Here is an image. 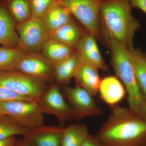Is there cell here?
Instances as JSON below:
<instances>
[{"label":"cell","instance_id":"cb8c5ba5","mask_svg":"<svg viewBox=\"0 0 146 146\" xmlns=\"http://www.w3.org/2000/svg\"><path fill=\"white\" fill-rule=\"evenodd\" d=\"M29 129L19 125L7 115L0 117V140L16 135L24 136Z\"/></svg>","mask_w":146,"mask_h":146},{"label":"cell","instance_id":"277c9868","mask_svg":"<svg viewBox=\"0 0 146 146\" xmlns=\"http://www.w3.org/2000/svg\"><path fill=\"white\" fill-rule=\"evenodd\" d=\"M19 41L18 48L24 53H40L50 38V31L41 18L32 16L28 21L16 26Z\"/></svg>","mask_w":146,"mask_h":146},{"label":"cell","instance_id":"6da1fadb","mask_svg":"<svg viewBox=\"0 0 146 146\" xmlns=\"http://www.w3.org/2000/svg\"><path fill=\"white\" fill-rule=\"evenodd\" d=\"M97 136L104 146H145L146 120L129 108L117 105Z\"/></svg>","mask_w":146,"mask_h":146},{"label":"cell","instance_id":"1f68e13d","mask_svg":"<svg viewBox=\"0 0 146 146\" xmlns=\"http://www.w3.org/2000/svg\"><path fill=\"white\" fill-rule=\"evenodd\" d=\"M6 115L5 112L0 107V117H3V116H5Z\"/></svg>","mask_w":146,"mask_h":146},{"label":"cell","instance_id":"8fae6325","mask_svg":"<svg viewBox=\"0 0 146 146\" xmlns=\"http://www.w3.org/2000/svg\"><path fill=\"white\" fill-rule=\"evenodd\" d=\"M96 39L88 32L84 33L76 47V51L82 62L90 64L98 70L108 72V66L99 49Z\"/></svg>","mask_w":146,"mask_h":146},{"label":"cell","instance_id":"9a60e30c","mask_svg":"<svg viewBox=\"0 0 146 146\" xmlns=\"http://www.w3.org/2000/svg\"><path fill=\"white\" fill-rule=\"evenodd\" d=\"M74 78L76 85L85 89L93 97L98 93L101 79L98 70L94 66L82 62Z\"/></svg>","mask_w":146,"mask_h":146},{"label":"cell","instance_id":"e0dca14e","mask_svg":"<svg viewBox=\"0 0 146 146\" xmlns=\"http://www.w3.org/2000/svg\"><path fill=\"white\" fill-rule=\"evenodd\" d=\"M72 16L68 9L57 2L41 18L50 31H52L74 21Z\"/></svg>","mask_w":146,"mask_h":146},{"label":"cell","instance_id":"2e32d148","mask_svg":"<svg viewBox=\"0 0 146 146\" xmlns=\"http://www.w3.org/2000/svg\"><path fill=\"white\" fill-rule=\"evenodd\" d=\"M82 61L76 51L68 58L54 65V78L55 84L61 86L74 78Z\"/></svg>","mask_w":146,"mask_h":146},{"label":"cell","instance_id":"9c48e42d","mask_svg":"<svg viewBox=\"0 0 146 146\" xmlns=\"http://www.w3.org/2000/svg\"><path fill=\"white\" fill-rule=\"evenodd\" d=\"M63 94L72 110L75 119H81L102 114L103 110L98 105L89 92L80 86H65Z\"/></svg>","mask_w":146,"mask_h":146},{"label":"cell","instance_id":"ac0fdd59","mask_svg":"<svg viewBox=\"0 0 146 146\" xmlns=\"http://www.w3.org/2000/svg\"><path fill=\"white\" fill-rule=\"evenodd\" d=\"M76 51V49L50 38L43 46L41 53L54 65Z\"/></svg>","mask_w":146,"mask_h":146},{"label":"cell","instance_id":"ba28073f","mask_svg":"<svg viewBox=\"0 0 146 146\" xmlns=\"http://www.w3.org/2000/svg\"><path fill=\"white\" fill-rule=\"evenodd\" d=\"M60 87L55 84L47 87L37 102L43 113L54 116L61 126L75 117Z\"/></svg>","mask_w":146,"mask_h":146},{"label":"cell","instance_id":"7402d4cb","mask_svg":"<svg viewBox=\"0 0 146 146\" xmlns=\"http://www.w3.org/2000/svg\"><path fill=\"white\" fill-rule=\"evenodd\" d=\"M6 5L16 26L28 21L32 16L29 0H5Z\"/></svg>","mask_w":146,"mask_h":146},{"label":"cell","instance_id":"d6a6232c","mask_svg":"<svg viewBox=\"0 0 146 146\" xmlns=\"http://www.w3.org/2000/svg\"><path fill=\"white\" fill-rule=\"evenodd\" d=\"M145 146H146V145Z\"/></svg>","mask_w":146,"mask_h":146},{"label":"cell","instance_id":"d4e9b609","mask_svg":"<svg viewBox=\"0 0 146 146\" xmlns=\"http://www.w3.org/2000/svg\"><path fill=\"white\" fill-rule=\"evenodd\" d=\"M32 16L42 18L57 0H29Z\"/></svg>","mask_w":146,"mask_h":146},{"label":"cell","instance_id":"5bb4252c","mask_svg":"<svg viewBox=\"0 0 146 146\" xmlns=\"http://www.w3.org/2000/svg\"><path fill=\"white\" fill-rule=\"evenodd\" d=\"M18 41L16 25L7 10L5 0H0V44L15 48Z\"/></svg>","mask_w":146,"mask_h":146},{"label":"cell","instance_id":"7c38bea8","mask_svg":"<svg viewBox=\"0 0 146 146\" xmlns=\"http://www.w3.org/2000/svg\"><path fill=\"white\" fill-rule=\"evenodd\" d=\"M63 128L44 125L29 129L23 137L31 146H61Z\"/></svg>","mask_w":146,"mask_h":146},{"label":"cell","instance_id":"8992f818","mask_svg":"<svg viewBox=\"0 0 146 146\" xmlns=\"http://www.w3.org/2000/svg\"><path fill=\"white\" fill-rule=\"evenodd\" d=\"M96 38L100 37L99 16L104 0H57Z\"/></svg>","mask_w":146,"mask_h":146},{"label":"cell","instance_id":"4dcf8cb0","mask_svg":"<svg viewBox=\"0 0 146 146\" xmlns=\"http://www.w3.org/2000/svg\"><path fill=\"white\" fill-rule=\"evenodd\" d=\"M15 146H31L24 138L16 142Z\"/></svg>","mask_w":146,"mask_h":146},{"label":"cell","instance_id":"ffe728a7","mask_svg":"<svg viewBox=\"0 0 146 146\" xmlns=\"http://www.w3.org/2000/svg\"><path fill=\"white\" fill-rule=\"evenodd\" d=\"M128 51L137 83L146 99V54L133 47Z\"/></svg>","mask_w":146,"mask_h":146},{"label":"cell","instance_id":"52a82bcc","mask_svg":"<svg viewBox=\"0 0 146 146\" xmlns=\"http://www.w3.org/2000/svg\"><path fill=\"white\" fill-rule=\"evenodd\" d=\"M6 115L28 129L44 125V113L37 102L14 101L0 104Z\"/></svg>","mask_w":146,"mask_h":146},{"label":"cell","instance_id":"603a6c76","mask_svg":"<svg viewBox=\"0 0 146 146\" xmlns=\"http://www.w3.org/2000/svg\"><path fill=\"white\" fill-rule=\"evenodd\" d=\"M24 54L18 47H0V72L16 71L17 64Z\"/></svg>","mask_w":146,"mask_h":146},{"label":"cell","instance_id":"f1b7e54d","mask_svg":"<svg viewBox=\"0 0 146 146\" xmlns=\"http://www.w3.org/2000/svg\"><path fill=\"white\" fill-rule=\"evenodd\" d=\"M15 136L0 140V146H15L16 143Z\"/></svg>","mask_w":146,"mask_h":146},{"label":"cell","instance_id":"5b68a950","mask_svg":"<svg viewBox=\"0 0 146 146\" xmlns=\"http://www.w3.org/2000/svg\"><path fill=\"white\" fill-rule=\"evenodd\" d=\"M0 85L37 102L47 88L43 82L17 71L0 72Z\"/></svg>","mask_w":146,"mask_h":146},{"label":"cell","instance_id":"44dd1931","mask_svg":"<svg viewBox=\"0 0 146 146\" xmlns=\"http://www.w3.org/2000/svg\"><path fill=\"white\" fill-rule=\"evenodd\" d=\"M89 134L88 127L82 123H73L63 128L61 146H81Z\"/></svg>","mask_w":146,"mask_h":146},{"label":"cell","instance_id":"83f0119b","mask_svg":"<svg viewBox=\"0 0 146 146\" xmlns=\"http://www.w3.org/2000/svg\"><path fill=\"white\" fill-rule=\"evenodd\" d=\"M132 8L141 9L146 14V0H129Z\"/></svg>","mask_w":146,"mask_h":146},{"label":"cell","instance_id":"30bf717a","mask_svg":"<svg viewBox=\"0 0 146 146\" xmlns=\"http://www.w3.org/2000/svg\"><path fill=\"white\" fill-rule=\"evenodd\" d=\"M16 71L46 83L54 78V65L40 53L24 54L17 64Z\"/></svg>","mask_w":146,"mask_h":146},{"label":"cell","instance_id":"d6986e66","mask_svg":"<svg viewBox=\"0 0 146 146\" xmlns=\"http://www.w3.org/2000/svg\"><path fill=\"white\" fill-rule=\"evenodd\" d=\"M84 33L81 28L73 21L56 30L50 31V38L76 49Z\"/></svg>","mask_w":146,"mask_h":146},{"label":"cell","instance_id":"3957f363","mask_svg":"<svg viewBox=\"0 0 146 146\" xmlns=\"http://www.w3.org/2000/svg\"><path fill=\"white\" fill-rule=\"evenodd\" d=\"M107 41L111 52V64L125 88L129 108L138 113L145 98L137 83L128 48L115 39H107Z\"/></svg>","mask_w":146,"mask_h":146},{"label":"cell","instance_id":"7a4b0ae2","mask_svg":"<svg viewBox=\"0 0 146 146\" xmlns=\"http://www.w3.org/2000/svg\"><path fill=\"white\" fill-rule=\"evenodd\" d=\"M132 9L129 0H104L99 16L106 38L117 40L128 49L133 47L134 35L141 27Z\"/></svg>","mask_w":146,"mask_h":146},{"label":"cell","instance_id":"484cf974","mask_svg":"<svg viewBox=\"0 0 146 146\" xmlns=\"http://www.w3.org/2000/svg\"><path fill=\"white\" fill-rule=\"evenodd\" d=\"M14 101L36 102L31 99L21 96L0 85V104Z\"/></svg>","mask_w":146,"mask_h":146},{"label":"cell","instance_id":"4316f807","mask_svg":"<svg viewBox=\"0 0 146 146\" xmlns=\"http://www.w3.org/2000/svg\"><path fill=\"white\" fill-rule=\"evenodd\" d=\"M81 146H104L96 136L89 134Z\"/></svg>","mask_w":146,"mask_h":146},{"label":"cell","instance_id":"4fadbf2b","mask_svg":"<svg viewBox=\"0 0 146 146\" xmlns=\"http://www.w3.org/2000/svg\"><path fill=\"white\" fill-rule=\"evenodd\" d=\"M98 93L102 100L111 107L123 99L126 91L117 77L110 76L101 79Z\"/></svg>","mask_w":146,"mask_h":146},{"label":"cell","instance_id":"f546056e","mask_svg":"<svg viewBox=\"0 0 146 146\" xmlns=\"http://www.w3.org/2000/svg\"><path fill=\"white\" fill-rule=\"evenodd\" d=\"M138 113L141 115L142 117L146 120V99L144 104L143 105Z\"/></svg>","mask_w":146,"mask_h":146}]
</instances>
